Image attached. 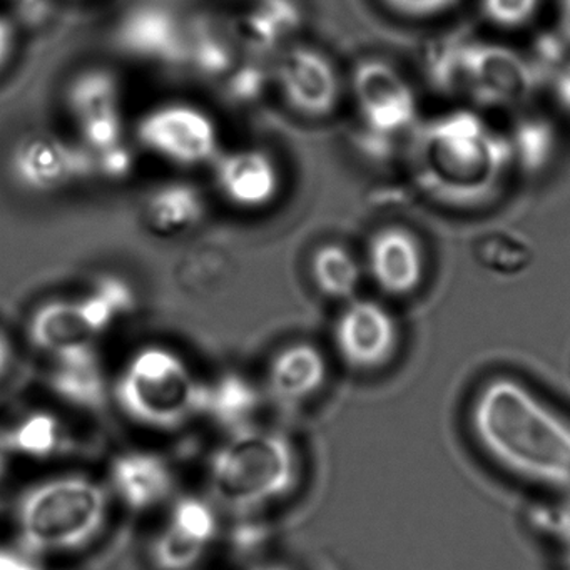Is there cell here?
Here are the masks:
<instances>
[{"mask_svg": "<svg viewBox=\"0 0 570 570\" xmlns=\"http://www.w3.org/2000/svg\"><path fill=\"white\" fill-rule=\"evenodd\" d=\"M116 495L136 512L161 505L171 495L175 479L166 460L151 452H126L111 465Z\"/></svg>", "mask_w": 570, "mask_h": 570, "instance_id": "cell-18", "label": "cell"}, {"mask_svg": "<svg viewBox=\"0 0 570 570\" xmlns=\"http://www.w3.org/2000/svg\"><path fill=\"white\" fill-rule=\"evenodd\" d=\"M263 570H282V569H263Z\"/></svg>", "mask_w": 570, "mask_h": 570, "instance_id": "cell-39", "label": "cell"}, {"mask_svg": "<svg viewBox=\"0 0 570 570\" xmlns=\"http://www.w3.org/2000/svg\"><path fill=\"white\" fill-rule=\"evenodd\" d=\"M2 556H4V550H0V560H2Z\"/></svg>", "mask_w": 570, "mask_h": 570, "instance_id": "cell-38", "label": "cell"}, {"mask_svg": "<svg viewBox=\"0 0 570 570\" xmlns=\"http://www.w3.org/2000/svg\"><path fill=\"white\" fill-rule=\"evenodd\" d=\"M96 156V165L98 171L109 178L118 179L128 175L132 168V158L125 146L119 145L116 148L108 149V151L98 153Z\"/></svg>", "mask_w": 570, "mask_h": 570, "instance_id": "cell-30", "label": "cell"}, {"mask_svg": "<svg viewBox=\"0 0 570 570\" xmlns=\"http://www.w3.org/2000/svg\"><path fill=\"white\" fill-rule=\"evenodd\" d=\"M205 212L202 191L189 183L159 186L148 196L145 205L146 222L163 235L189 232L202 222Z\"/></svg>", "mask_w": 570, "mask_h": 570, "instance_id": "cell-20", "label": "cell"}, {"mask_svg": "<svg viewBox=\"0 0 570 570\" xmlns=\"http://www.w3.org/2000/svg\"><path fill=\"white\" fill-rule=\"evenodd\" d=\"M12 450L11 445H9L8 433L0 432V475L6 472L9 463V455H11Z\"/></svg>", "mask_w": 570, "mask_h": 570, "instance_id": "cell-35", "label": "cell"}, {"mask_svg": "<svg viewBox=\"0 0 570 570\" xmlns=\"http://www.w3.org/2000/svg\"><path fill=\"white\" fill-rule=\"evenodd\" d=\"M11 171L22 188L52 193L98 173L95 153L55 136L22 139L11 156Z\"/></svg>", "mask_w": 570, "mask_h": 570, "instance_id": "cell-10", "label": "cell"}, {"mask_svg": "<svg viewBox=\"0 0 570 570\" xmlns=\"http://www.w3.org/2000/svg\"><path fill=\"white\" fill-rule=\"evenodd\" d=\"M466 425L497 469L550 495H570V416L535 389L490 376L470 399Z\"/></svg>", "mask_w": 570, "mask_h": 570, "instance_id": "cell-1", "label": "cell"}, {"mask_svg": "<svg viewBox=\"0 0 570 570\" xmlns=\"http://www.w3.org/2000/svg\"><path fill=\"white\" fill-rule=\"evenodd\" d=\"M11 345H9L8 338L0 333V376L8 372L9 365H11Z\"/></svg>", "mask_w": 570, "mask_h": 570, "instance_id": "cell-34", "label": "cell"}, {"mask_svg": "<svg viewBox=\"0 0 570 570\" xmlns=\"http://www.w3.org/2000/svg\"><path fill=\"white\" fill-rule=\"evenodd\" d=\"M16 45V28L8 18L0 16V69L11 58Z\"/></svg>", "mask_w": 570, "mask_h": 570, "instance_id": "cell-31", "label": "cell"}, {"mask_svg": "<svg viewBox=\"0 0 570 570\" xmlns=\"http://www.w3.org/2000/svg\"><path fill=\"white\" fill-rule=\"evenodd\" d=\"M8 440L12 452L24 453L36 459L52 455L65 442L61 423L46 413H35L19 422V425L8 433Z\"/></svg>", "mask_w": 570, "mask_h": 570, "instance_id": "cell-25", "label": "cell"}, {"mask_svg": "<svg viewBox=\"0 0 570 570\" xmlns=\"http://www.w3.org/2000/svg\"><path fill=\"white\" fill-rule=\"evenodd\" d=\"M298 453L278 432L245 429L233 433L209 460L213 495L238 510L282 499L298 482Z\"/></svg>", "mask_w": 570, "mask_h": 570, "instance_id": "cell-4", "label": "cell"}, {"mask_svg": "<svg viewBox=\"0 0 570 570\" xmlns=\"http://www.w3.org/2000/svg\"><path fill=\"white\" fill-rule=\"evenodd\" d=\"M352 91L366 149L385 151L390 142L409 139L419 125V99L409 79L383 59H363L353 69Z\"/></svg>", "mask_w": 570, "mask_h": 570, "instance_id": "cell-7", "label": "cell"}, {"mask_svg": "<svg viewBox=\"0 0 570 570\" xmlns=\"http://www.w3.org/2000/svg\"><path fill=\"white\" fill-rule=\"evenodd\" d=\"M386 8L410 19H430L445 14L459 0H382Z\"/></svg>", "mask_w": 570, "mask_h": 570, "instance_id": "cell-29", "label": "cell"}, {"mask_svg": "<svg viewBox=\"0 0 570 570\" xmlns=\"http://www.w3.org/2000/svg\"><path fill=\"white\" fill-rule=\"evenodd\" d=\"M29 340L36 348L59 358L95 346L96 332L81 299H52L32 313Z\"/></svg>", "mask_w": 570, "mask_h": 570, "instance_id": "cell-16", "label": "cell"}, {"mask_svg": "<svg viewBox=\"0 0 570 570\" xmlns=\"http://www.w3.org/2000/svg\"><path fill=\"white\" fill-rule=\"evenodd\" d=\"M543 0H482V12L490 24L519 29L529 24L542 8Z\"/></svg>", "mask_w": 570, "mask_h": 570, "instance_id": "cell-27", "label": "cell"}, {"mask_svg": "<svg viewBox=\"0 0 570 570\" xmlns=\"http://www.w3.org/2000/svg\"><path fill=\"white\" fill-rule=\"evenodd\" d=\"M258 402L255 386L236 373L206 386L205 413L233 433L249 429L246 423L255 415Z\"/></svg>", "mask_w": 570, "mask_h": 570, "instance_id": "cell-24", "label": "cell"}, {"mask_svg": "<svg viewBox=\"0 0 570 570\" xmlns=\"http://www.w3.org/2000/svg\"><path fill=\"white\" fill-rule=\"evenodd\" d=\"M328 363L318 346L293 343L283 348L269 363V395L285 406H295L312 399L325 386Z\"/></svg>", "mask_w": 570, "mask_h": 570, "instance_id": "cell-17", "label": "cell"}, {"mask_svg": "<svg viewBox=\"0 0 570 570\" xmlns=\"http://www.w3.org/2000/svg\"><path fill=\"white\" fill-rule=\"evenodd\" d=\"M216 530L218 519L206 500L198 497L178 500L153 542V562L159 570H191L202 562Z\"/></svg>", "mask_w": 570, "mask_h": 570, "instance_id": "cell-13", "label": "cell"}, {"mask_svg": "<svg viewBox=\"0 0 570 570\" xmlns=\"http://www.w3.org/2000/svg\"><path fill=\"white\" fill-rule=\"evenodd\" d=\"M432 75L440 88L485 108H515L537 88L529 59L482 41L442 46L433 56Z\"/></svg>", "mask_w": 570, "mask_h": 570, "instance_id": "cell-6", "label": "cell"}, {"mask_svg": "<svg viewBox=\"0 0 570 570\" xmlns=\"http://www.w3.org/2000/svg\"><path fill=\"white\" fill-rule=\"evenodd\" d=\"M557 547H559L560 569L570 570V535L557 543Z\"/></svg>", "mask_w": 570, "mask_h": 570, "instance_id": "cell-36", "label": "cell"}, {"mask_svg": "<svg viewBox=\"0 0 570 570\" xmlns=\"http://www.w3.org/2000/svg\"><path fill=\"white\" fill-rule=\"evenodd\" d=\"M302 21L296 0H253L242 19V35L252 48L268 51L298 31Z\"/></svg>", "mask_w": 570, "mask_h": 570, "instance_id": "cell-21", "label": "cell"}, {"mask_svg": "<svg viewBox=\"0 0 570 570\" xmlns=\"http://www.w3.org/2000/svg\"><path fill=\"white\" fill-rule=\"evenodd\" d=\"M366 269L380 292L392 298H406L419 292L425 279V249L410 229L385 226L368 239Z\"/></svg>", "mask_w": 570, "mask_h": 570, "instance_id": "cell-12", "label": "cell"}, {"mask_svg": "<svg viewBox=\"0 0 570 570\" xmlns=\"http://www.w3.org/2000/svg\"><path fill=\"white\" fill-rule=\"evenodd\" d=\"M136 138L153 155L179 166L208 165L219 155V135L212 116L186 102H169L146 112Z\"/></svg>", "mask_w": 570, "mask_h": 570, "instance_id": "cell-8", "label": "cell"}, {"mask_svg": "<svg viewBox=\"0 0 570 570\" xmlns=\"http://www.w3.org/2000/svg\"><path fill=\"white\" fill-rule=\"evenodd\" d=\"M406 141L413 185L446 208L489 205L517 165L510 138L469 109L420 121Z\"/></svg>", "mask_w": 570, "mask_h": 570, "instance_id": "cell-2", "label": "cell"}, {"mask_svg": "<svg viewBox=\"0 0 570 570\" xmlns=\"http://www.w3.org/2000/svg\"><path fill=\"white\" fill-rule=\"evenodd\" d=\"M559 26L563 38L570 41V0H559Z\"/></svg>", "mask_w": 570, "mask_h": 570, "instance_id": "cell-33", "label": "cell"}, {"mask_svg": "<svg viewBox=\"0 0 570 570\" xmlns=\"http://www.w3.org/2000/svg\"><path fill=\"white\" fill-rule=\"evenodd\" d=\"M78 125L82 142L95 155L122 145L121 112L86 119V121L78 122Z\"/></svg>", "mask_w": 570, "mask_h": 570, "instance_id": "cell-28", "label": "cell"}, {"mask_svg": "<svg viewBox=\"0 0 570 570\" xmlns=\"http://www.w3.org/2000/svg\"><path fill=\"white\" fill-rule=\"evenodd\" d=\"M66 102L78 122L121 112V88L112 72L89 69L72 79L66 92Z\"/></svg>", "mask_w": 570, "mask_h": 570, "instance_id": "cell-23", "label": "cell"}, {"mask_svg": "<svg viewBox=\"0 0 570 570\" xmlns=\"http://www.w3.org/2000/svg\"><path fill=\"white\" fill-rule=\"evenodd\" d=\"M212 165L216 188L238 208H263L278 195V166L262 149L219 153Z\"/></svg>", "mask_w": 570, "mask_h": 570, "instance_id": "cell-15", "label": "cell"}, {"mask_svg": "<svg viewBox=\"0 0 570 570\" xmlns=\"http://www.w3.org/2000/svg\"><path fill=\"white\" fill-rule=\"evenodd\" d=\"M115 393L129 419L151 429H179L205 413L206 385L165 346L138 350L119 373Z\"/></svg>", "mask_w": 570, "mask_h": 570, "instance_id": "cell-5", "label": "cell"}, {"mask_svg": "<svg viewBox=\"0 0 570 570\" xmlns=\"http://www.w3.org/2000/svg\"><path fill=\"white\" fill-rule=\"evenodd\" d=\"M109 513L101 483L81 473H66L32 485L19 500V535L29 552L65 553L98 539Z\"/></svg>", "mask_w": 570, "mask_h": 570, "instance_id": "cell-3", "label": "cell"}, {"mask_svg": "<svg viewBox=\"0 0 570 570\" xmlns=\"http://www.w3.org/2000/svg\"><path fill=\"white\" fill-rule=\"evenodd\" d=\"M116 45L142 61L181 65L188 55V31L161 6H139L116 28Z\"/></svg>", "mask_w": 570, "mask_h": 570, "instance_id": "cell-14", "label": "cell"}, {"mask_svg": "<svg viewBox=\"0 0 570 570\" xmlns=\"http://www.w3.org/2000/svg\"><path fill=\"white\" fill-rule=\"evenodd\" d=\"M312 276L320 293L350 302L362 285L363 269L345 246L328 243L320 246L312 258Z\"/></svg>", "mask_w": 570, "mask_h": 570, "instance_id": "cell-22", "label": "cell"}, {"mask_svg": "<svg viewBox=\"0 0 570 570\" xmlns=\"http://www.w3.org/2000/svg\"><path fill=\"white\" fill-rule=\"evenodd\" d=\"M186 62H191L203 75L223 76L232 69L233 49L222 35L199 28L196 32L188 31Z\"/></svg>", "mask_w": 570, "mask_h": 570, "instance_id": "cell-26", "label": "cell"}, {"mask_svg": "<svg viewBox=\"0 0 570 570\" xmlns=\"http://www.w3.org/2000/svg\"><path fill=\"white\" fill-rule=\"evenodd\" d=\"M563 92H566L567 102L570 105V82H566V89H563Z\"/></svg>", "mask_w": 570, "mask_h": 570, "instance_id": "cell-37", "label": "cell"}, {"mask_svg": "<svg viewBox=\"0 0 570 570\" xmlns=\"http://www.w3.org/2000/svg\"><path fill=\"white\" fill-rule=\"evenodd\" d=\"M0 570H45L36 563L29 562L24 557L16 556V553L4 552L0 560Z\"/></svg>", "mask_w": 570, "mask_h": 570, "instance_id": "cell-32", "label": "cell"}, {"mask_svg": "<svg viewBox=\"0 0 570 570\" xmlns=\"http://www.w3.org/2000/svg\"><path fill=\"white\" fill-rule=\"evenodd\" d=\"M276 82L289 108L305 118H328L342 98V82L333 62L318 49L296 46L279 59Z\"/></svg>", "mask_w": 570, "mask_h": 570, "instance_id": "cell-11", "label": "cell"}, {"mask_svg": "<svg viewBox=\"0 0 570 570\" xmlns=\"http://www.w3.org/2000/svg\"><path fill=\"white\" fill-rule=\"evenodd\" d=\"M340 358L353 372L376 373L389 368L402 348V328L395 313L375 299L353 298L333 328Z\"/></svg>", "mask_w": 570, "mask_h": 570, "instance_id": "cell-9", "label": "cell"}, {"mask_svg": "<svg viewBox=\"0 0 570 570\" xmlns=\"http://www.w3.org/2000/svg\"><path fill=\"white\" fill-rule=\"evenodd\" d=\"M56 360L51 386L66 402L99 410L106 402V380L95 346Z\"/></svg>", "mask_w": 570, "mask_h": 570, "instance_id": "cell-19", "label": "cell"}]
</instances>
